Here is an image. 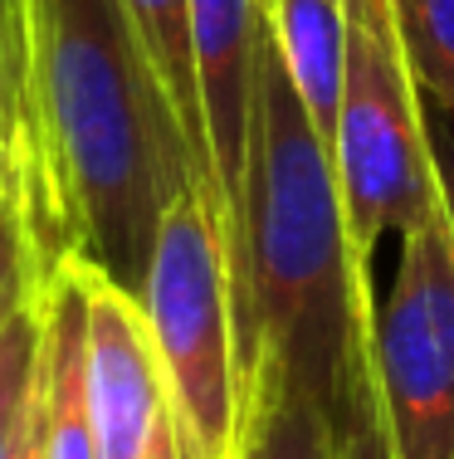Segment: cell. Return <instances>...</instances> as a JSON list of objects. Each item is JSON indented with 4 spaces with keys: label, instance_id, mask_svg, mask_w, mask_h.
Instances as JSON below:
<instances>
[{
    "label": "cell",
    "instance_id": "obj_1",
    "mask_svg": "<svg viewBox=\"0 0 454 459\" xmlns=\"http://www.w3.org/2000/svg\"><path fill=\"white\" fill-rule=\"evenodd\" d=\"M0 79L39 274L83 259L142 303L157 225L196 177L123 0H0Z\"/></svg>",
    "mask_w": 454,
    "mask_h": 459
},
{
    "label": "cell",
    "instance_id": "obj_2",
    "mask_svg": "<svg viewBox=\"0 0 454 459\" xmlns=\"http://www.w3.org/2000/svg\"><path fill=\"white\" fill-rule=\"evenodd\" d=\"M250 245L259 357H274L342 435L362 391L376 386V283L352 255L332 152L278 59L269 20L259 45Z\"/></svg>",
    "mask_w": 454,
    "mask_h": 459
},
{
    "label": "cell",
    "instance_id": "obj_3",
    "mask_svg": "<svg viewBox=\"0 0 454 459\" xmlns=\"http://www.w3.org/2000/svg\"><path fill=\"white\" fill-rule=\"evenodd\" d=\"M347 5V79L332 167L347 211L356 264H372L386 235L425 225L445 205L440 195L430 113L415 89L391 0H342Z\"/></svg>",
    "mask_w": 454,
    "mask_h": 459
},
{
    "label": "cell",
    "instance_id": "obj_4",
    "mask_svg": "<svg viewBox=\"0 0 454 459\" xmlns=\"http://www.w3.org/2000/svg\"><path fill=\"white\" fill-rule=\"evenodd\" d=\"M142 313L167 371L186 459H235L240 440V333L220 211L196 186L157 225Z\"/></svg>",
    "mask_w": 454,
    "mask_h": 459
},
{
    "label": "cell",
    "instance_id": "obj_5",
    "mask_svg": "<svg viewBox=\"0 0 454 459\" xmlns=\"http://www.w3.org/2000/svg\"><path fill=\"white\" fill-rule=\"evenodd\" d=\"M372 362L396 459H454V235L445 205L401 235L376 303Z\"/></svg>",
    "mask_w": 454,
    "mask_h": 459
},
{
    "label": "cell",
    "instance_id": "obj_6",
    "mask_svg": "<svg viewBox=\"0 0 454 459\" xmlns=\"http://www.w3.org/2000/svg\"><path fill=\"white\" fill-rule=\"evenodd\" d=\"M196 35L201 117L210 142L220 230L230 255L235 333H240V391L254 381V245H250V191H254V127H259V45H264V0H191Z\"/></svg>",
    "mask_w": 454,
    "mask_h": 459
},
{
    "label": "cell",
    "instance_id": "obj_7",
    "mask_svg": "<svg viewBox=\"0 0 454 459\" xmlns=\"http://www.w3.org/2000/svg\"><path fill=\"white\" fill-rule=\"evenodd\" d=\"M89 279V420L99 459H186L167 371L133 293L83 264Z\"/></svg>",
    "mask_w": 454,
    "mask_h": 459
},
{
    "label": "cell",
    "instance_id": "obj_8",
    "mask_svg": "<svg viewBox=\"0 0 454 459\" xmlns=\"http://www.w3.org/2000/svg\"><path fill=\"white\" fill-rule=\"evenodd\" d=\"M83 362H89V279H83V259H64L39 283V430H45V459H99Z\"/></svg>",
    "mask_w": 454,
    "mask_h": 459
},
{
    "label": "cell",
    "instance_id": "obj_9",
    "mask_svg": "<svg viewBox=\"0 0 454 459\" xmlns=\"http://www.w3.org/2000/svg\"><path fill=\"white\" fill-rule=\"evenodd\" d=\"M264 20L313 127L332 152L342 79H347V5L342 0H264Z\"/></svg>",
    "mask_w": 454,
    "mask_h": 459
},
{
    "label": "cell",
    "instance_id": "obj_10",
    "mask_svg": "<svg viewBox=\"0 0 454 459\" xmlns=\"http://www.w3.org/2000/svg\"><path fill=\"white\" fill-rule=\"evenodd\" d=\"M123 15L133 25V39L142 49L151 79L167 98L171 117H176L181 137H186L191 177L196 191L215 195V167H210V142H205V117H201V79H196V35H191V0H123Z\"/></svg>",
    "mask_w": 454,
    "mask_h": 459
},
{
    "label": "cell",
    "instance_id": "obj_11",
    "mask_svg": "<svg viewBox=\"0 0 454 459\" xmlns=\"http://www.w3.org/2000/svg\"><path fill=\"white\" fill-rule=\"evenodd\" d=\"M235 459H338V425L284 377L274 357H259L244 386Z\"/></svg>",
    "mask_w": 454,
    "mask_h": 459
},
{
    "label": "cell",
    "instance_id": "obj_12",
    "mask_svg": "<svg viewBox=\"0 0 454 459\" xmlns=\"http://www.w3.org/2000/svg\"><path fill=\"white\" fill-rule=\"evenodd\" d=\"M425 108L454 113V0H391Z\"/></svg>",
    "mask_w": 454,
    "mask_h": 459
},
{
    "label": "cell",
    "instance_id": "obj_13",
    "mask_svg": "<svg viewBox=\"0 0 454 459\" xmlns=\"http://www.w3.org/2000/svg\"><path fill=\"white\" fill-rule=\"evenodd\" d=\"M39 391V299L0 333V459H15Z\"/></svg>",
    "mask_w": 454,
    "mask_h": 459
},
{
    "label": "cell",
    "instance_id": "obj_14",
    "mask_svg": "<svg viewBox=\"0 0 454 459\" xmlns=\"http://www.w3.org/2000/svg\"><path fill=\"white\" fill-rule=\"evenodd\" d=\"M39 283H45V274H39L25 215H20V201L5 191L0 195V333L15 313H25L39 299Z\"/></svg>",
    "mask_w": 454,
    "mask_h": 459
},
{
    "label": "cell",
    "instance_id": "obj_15",
    "mask_svg": "<svg viewBox=\"0 0 454 459\" xmlns=\"http://www.w3.org/2000/svg\"><path fill=\"white\" fill-rule=\"evenodd\" d=\"M338 459H396L391 430H386V411H381V391H362V401L352 406L347 425L338 435Z\"/></svg>",
    "mask_w": 454,
    "mask_h": 459
},
{
    "label": "cell",
    "instance_id": "obj_16",
    "mask_svg": "<svg viewBox=\"0 0 454 459\" xmlns=\"http://www.w3.org/2000/svg\"><path fill=\"white\" fill-rule=\"evenodd\" d=\"M430 142H435V167H440V195H445L450 235H454V137L440 133V123L430 117Z\"/></svg>",
    "mask_w": 454,
    "mask_h": 459
},
{
    "label": "cell",
    "instance_id": "obj_17",
    "mask_svg": "<svg viewBox=\"0 0 454 459\" xmlns=\"http://www.w3.org/2000/svg\"><path fill=\"white\" fill-rule=\"evenodd\" d=\"M15 459H45V430H39V391H35V406H30V420H25V435H20Z\"/></svg>",
    "mask_w": 454,
    "mask_h": 459
},
{
    "label": "cell",
    "instance_id": "obj_18",
    "mask_svg": "<svg viewBox=\"0 0 454 459\" xmlns=\"http://www.w3.org/2000/svg\"><path fill=\"white\" fill-rule=\"evenodd\" d=\"M10 191V147H5V137H0V195Z\"/></svg>",
    "mask_w": 454,
    "mask_h": 459
},
{
    "label": "cell",
    "instance_id": "obj_19",
    "mask_svg": "<svg viewBox=\"0 0 454 459\" xmlns=\"http://www.w3.org/2000/svg\"><path fill=\"white\" fill-rule=\"evenodd\" d=\"M0 127H5V79H0Z\"/></svg>",
    "mask_w": 454,
    "mask_h": 459
}]
</instances>
